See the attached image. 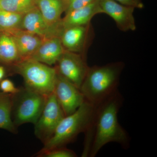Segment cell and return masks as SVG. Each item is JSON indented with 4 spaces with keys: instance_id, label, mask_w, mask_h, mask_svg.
Wrapping results in <instances>:
<instances>
[{
    "instance_id": "cell-8",
    "label": "cell",
    "mask_w": 157,
    "mask_h": 157,
    "mask_svg": "<svg viewBox=\"0 0 157 157\" xmlns=\"http://www.w3.org/2000/svg\"><path fill=\"white\" fill-rule=\"evenodd\" d=\"M53 93L65 116L75 112L85 101L80 90L57 73Z\"/></svg>"
},
{
    "instance_id": "cell-6",
    "label": "cell",
    "mask_w": 157,
    "mask_h": 157,
    "mask_svg": "<svg viewBox=\"0 0 157 157\" xmlns=\"http://www.w3.org/2000/svg\"><path fill=\"white\" fill-rule=\"evenodd\" d=\"M65 117L54 94H51L47 97L42 113L34 124L36 137L45 144L53 136L59 124Z\"/></svg>"
},
{
    "instance_id": "cell-20",
    "label": "cell",
    "mask_w": 157,
    "mask_h": 157,
    "mask_svg": "<svg viewBox=\"0 0 157 157\" xmlns=\"http://www.w3.org/2000/svg\"><path fill=\"white\" fill-rule=\"evenodd\" d=\"M36 156L39 157H76V153L72 150L67 148L65 147H54L43 149L36 154Z\"/></svg>"
},
{
    "instance_id": "cell-15",
    "label": "cell",
    "mask_w": 157,
    "mask_h": 157,
    "mask_svg": "<svg viewBox=\"0 0 157 157\" xmlns=\"http://www.w3.org/2000/svg\"><path fill=\"white\" fill-rule=\"evenodd\" d=\"M35 5L49 25H56L65 12L66 0H35Z\"/></svg>"
},
{
    "instance_id": "cell-12",
    "label": "cell",
    "mask_w": 157,
    "mask_h": 157,
    "mask_svg": "<svg viewBox=\"0 0 157 157\" xmlns=\"http://www.w3.org/2000/svg\"><path fill=\"white\" fill-rule=\"evenodd\" d=\"M64 51L59 37H52L43 40L30 58L52 66L56 64Z\"/></svg>"
},
{
    "instance_id": "cell-7",
    "label": "cell",
    "mask_w": 157,
    "mask_h": 157,
    "mask_svg": "<svg viewBox=\"0 0 157 157\" xmlns=\"http://www.w3.org/2000/svg\"><path fill=\"white\" fill-rule=\"evenodd\" d=\"M55 65L59 75L80 89L90 68L85 55L65 50Z\"/></svg>"
},
{
    "instance_id": "cell-24",
    "label": "cell",
    "mask_w": 157,
    "mask_h": 157,
    "mask_svg": "<svg viewBox=\"0 0 157 157\" xmlns=\"http://www.w3.org/2000/svg\"><path fill=\"white\" fill-rule=\"evenodd\" d=\"M6 74V70L2 66H0V81L2 80Z\"/></svg>"
},
{
    "instance_id": "cell-18",
    "label": "cell",
    "mask_w": 157,
    "mask_h": 157,
    "mask_svg": "<svg viewBox=\"0 0 157 157\" xmlns=\"http://www.w3.org/2000/svg\"><path fill=\"white\" fill-rule=\"evenodd\" d=\"M23 14L0 10V34H10L20 29Z\"/></svg>"
},
{
    "instance_id": "cell-16",
    "label": "cell",
    "mask_w": 157,
    "mask_h": 157,
    "mask_svg": "<svg viewBox=\"0 0 157 157\" xmlns=\"http://www.w3.org/2000/svg\"><path fill=\"white\" fill-rule=\"evenodd\" d=\"M20 60L12 37L9 34H0V62L13 66Z\"/></svg>"
},
{
    "instance_id": "cell-4",
    "label": "cell",
    "mask_w": 157,
    "mask_h": 157,
    "mask_svg": "<svg viewBox=\"0 0 157 157\" xmlns=\"http://www.w3.org/2000/svg\"><path fill=\"white\" fill-rule=\"evenodd\" d=\"M13 68L23 78L26 87L46 97L53 93L57 76L55 68L30 58L19 61Z\"/></svg>"
},
{
    "instance_id": "cell-9",
    "label": "cell",
    "mask_w": 157,
    "mask_h": 157,
    "mask_svg": "<svg viewBox=\"0 0 157 157\" xmlns=\"http://www.w3.org/2000/svg\"><path fill=\"white\" fill-rule=\"evenodd\" d=\"M20 29L35 34L44 40L55 37L60 38L63 29L61 21L56 25H49L36 6L23 14Z\"/></svg>"
},
{
    "instance_id": "cell-14",
    "label": "cell",
    "mask_w": 157,
    "mask_h": 157,
    "mask_svg": "<svg viewBox=\"0 0 157 157\" xmlns=\"http://www.w3.org/2000/svg\"><path fill=\"white\" fill-rule=\"evenodd\" d=\"M9 35L14 39L21 60L30 58L43 40L35 34L21 29L13 31Z\"/></svg>"
},
{
    "instance_id": "cell-13",
    "label": "cell",
    "mask_w": 157,
    "mask_h": 157,
    "mask_svg": "<svg viewBox=\"0 0 157 157\" xmlns=\"http://www.w3.org/2000/svg\"><path fill=\"white\" fill-rule=\"evenodd\" d=\"M102 13L98 0L82 8L73 10L65 14L61 19L63 29L72 27L87 25L97 14Z\"/></svg>"
},
{
    "instance_id": "cell-10",
    "label": "cell",
    "mask_w": 157,
    "mask_h": 157,
    "mask_svg": "<svg viewBox=\"0 0 157 157\" xmlns=\"http://www.w3.org/2000/svg\"><path fill=\"white\" fill-rule=\"evenodd\" d=\"M98 2L102 13L111 17L120 30L124 32L136 30L135 8L124 6L114 0H98Z\"/></svg>"
},
{
    "instance_id": "cell-5",
    "label": "cell",
    "mask_w": 157,
    "mask_h": 157,
    "mask_svg": "<svg viewBox=\"0 0 157 157\" xmlns=\"http://www.w3.org/2000/svg\"><path fill=\"white\" fill-rule=\"evenodd\" d=\"M47 97L34 91L28 88H19L12 95L11 117L17 128L27 123L35 124L45 106Z\"/></svg>"
},
{
    "instance_id": "cell-3",
    "label": "cell",
    "mask_w": 157,
    "mask_h": 157,
    "mask_svg": "<svg viewBox=\"0 0 157 157\" xmlns=\"http://www.w3.org/2000/svg\"><path fill=\"white\" fill-rule=\"evenodd\" d=\"M95 109V105L85 101L75 112L62 119L53 136L42 149L65 147L80 133L87 132L92 124Z\"/></svg>"
},
{
    "instance_id": "cell-21",
    "label": "cell",
    "mask_w": 157,
    "mask_h": 157,
    "mask_svg": "<svg viewBox=\"0 0 157 157\" xmlns=\"http://www.w3.org/2000/svg\"><path fill=\"white\" fill-rule=\"evenodd\" d=\"M95 1L96 0H66L65 14L70 11L87 6Z\"/></svg>"
},
{
    "instance_id": "cell-17",
    "label": "cell",
    "mask_w": 157,
    "mask_h": 157,
    "mask_svg": "<svg viewBox=\"0 0 157 157\" xmlns=\"http://www.w3.org/2000/svg\"><path fill=\"white\" fill-rule=\"evenodd\" d=\"M12 95L0 92V129L15 134L17 132L11 117Z\"/></svg>"
},
{
    "instance_id": "cell-1",
    "label": "cell",
    "mask_w": 157,
    "mask_h": 157,
    "mask_svg": "<svg viewBox=\"0 0 157 157\" xmlns=\"http://www.w3.org/2000/svg\"><path fill=\"white\" fill-rule=\"evenodd\" d=\"M124 98L118 90L95 106L93 123L86 133L83 153L96 156L107 144L115 142L124 149L128 148L130 138L118 120V113Z\"/></svg>"
},
{
    "instance_id": "cell-11",
    "label": "cell",
    "mask_w": 157,
    "mask_h": 157,
    "mask_svg": "<svg viewBox=\"0 0 157 157\" xmlns=\"http://www.w3.org/2000/svg\"><path fill=\"white\" fill-rule=\"evenodd\" d=\"M92 30L91 23L63 30L60 39L64 50L85 55L86 49L93 36Z\"/></svg>"
},
{
    "instance_id": "cell-2",
    "label": "cell",
    "mask_w": 157,
    "mask_h": 157,
    "mask_svg": "<svg viewBox=\"0 0 157 157\" xmlns=\"http://www.w3.org/2000/svg\"><path fill=\"white\" fill-rule=\"evenodd\" d=\"M124 67L121 62L90 67L80 88L85 100L96 106L116 92Z\"/></svg>"
},
{
    "instance_id": "cell-23",
    "label": "cell",
    "mask_w": 157,
    "mask_h": 157,
    "mask_svg": "<svg viewBox=\"0 0 157 157\" xmlns=\"http://www.w3.org/2000/svg\"><path fill=\"white\" fill-rule=\"evenodd\" d=\"M124 6L133 7L135 9H142L144 5L141 0H114Z\"/></svg>"
},
{
    "instance_id": "cell-22",
    "label": "cell",
    "mask_w": 157,
    "mask_h": 157,
    "mask_svg": "<svg viewBox=\"0 0 157 157\" xmlns=\"http://www.w3.org/2000/svg\"><path fill=\"white\" fill-rule=\"evenodd\" d=\"M0 90L2 92L13 95L19 91V88L16 87L10 79H4L0 81Z\"/></svg>"
},
{
    "instance_id": "cell-19",
    "label": "cell",
    "mask_w": 157,
    "mask_h": 157,
    "mask_svg": "<svg viewBox=\"0 0 157 157\" xmlns=\"http://www.w3.org/2000/svg\"><path fill=\"white\" fill-rule=\"evenodd\" d=\"M35 0H0V10L24 14L36 7Z\"/></svg>"
}]
</instances>
